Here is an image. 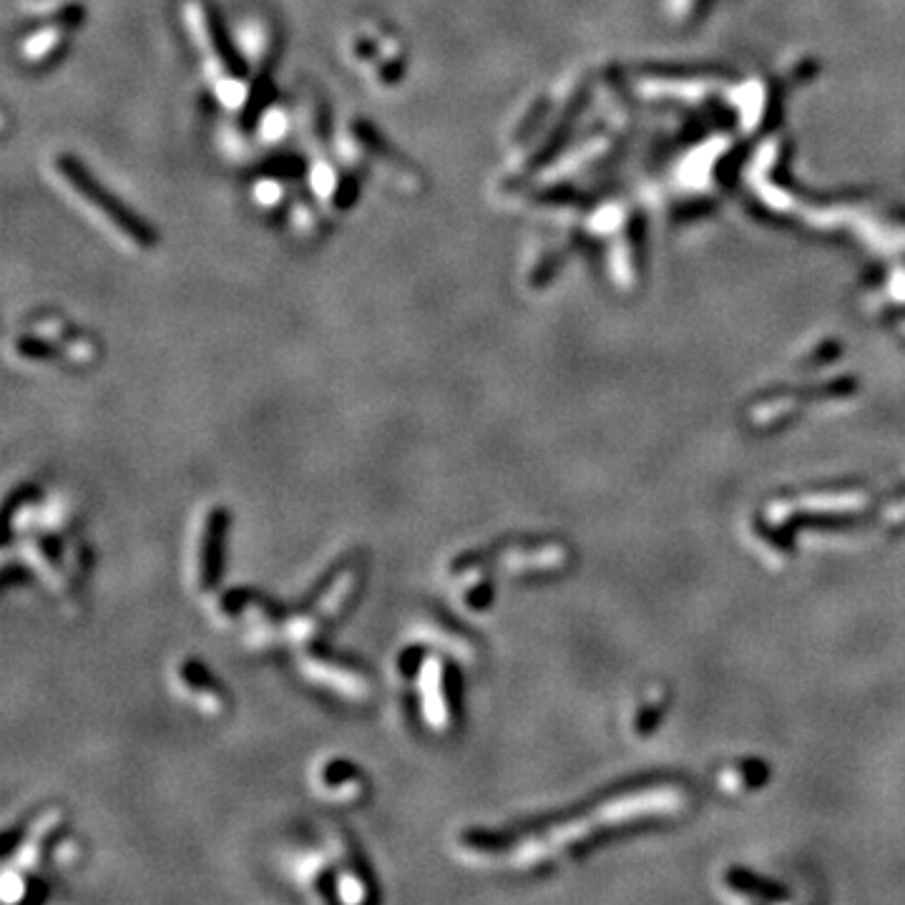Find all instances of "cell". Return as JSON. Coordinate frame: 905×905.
Returning <instances> with one entry per match:
<instances>
[{
	"label": "cell",
	"instance_id": "6da1fadb",
	"mask_svg": "<svg viewBox=\"0 0 905 905\" xmlns=\"http://www.w3.org/2000/svg\"><path fill=\"white\" fill-rule=\"evenodd\" d=\"M58 171L66 176L68 184H71V187L76 189V192L81 194L88 204H91V207H96L99 212H104V217H109V222L116 224V227H119L121 232L131 239V242L139 244V247H151V244H154V232H151V229L146 227V224L141 222L134 212H129V209H126L124 204H121L119 199L109 192V189L101 187L99 181L88 174L86 166L78 164V161L71 159V156H61V159H58Z\"/></svg>",
	"mask_w": 905,
	"mask_h": 905
},
{
	"label": "cell",
	"instance_id": "7a4b0ae2",
	"mask_svg": "<svg viewBox=\"0 0 905 905\" xmlns=\"http://www.w3.org/2000/svg\"><path fill=\"white\" fill-rule=\"evenodd\" d=\"M305 672L310 674L312 679H317V682L330 684V687L340 689V692L350 694V697H360V694H362L360 679L352 677L350 672H340V669L327 667L325 662H307Z\"/></svg>",
	"mask_w": 905,
	"mask_h": 905
}]
</instances>
